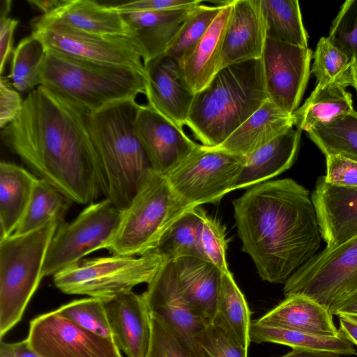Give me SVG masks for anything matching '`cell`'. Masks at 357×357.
<instances>
[{
  "instance_id": "6da1fadb",
  "label": "cell",
  "mask_w": 357,
  "mask_h": 357,
  "mask_svg": "<svg viewBox=\"0 0 357 357\" xmlns=\"http://www.w3.org/2000/svg\"><path fill=\"white\" fill-rule=\"evenodd\" d=\"M5 145L40 178L73 202L105 195L88 114L43 86L28 93L17 119L1 129Z\"/></svg>"
},
{
  "instance_id": "7a4b0ae2",
  "label": "cell",
  "mask_w": 357,
  "mask_h": 357,
  "mask_svg": "<svg viewBox=\"0 0 357 357\" xmlns=\"http://www.w3.org/2000/svg\"><path fill=\"white\" fill-rule=\"evenodd\" d=\"M233 206L242 250L264 281L284 284L321 246L310 192L291 178L253 185Z\"/></svg>"
},
{
  "instance_id": "3957f363",
  "label": "cell",
  "mask_w": 357,
  "mask_h": 357,
  "mask_svg": "<svg viewBox=\"0 0 357 357\" xmlns=\"http://www.w3.org/2000/svg\"><path fill=\"white\" fill-rule=\"evenodd\" d=\"M267 100L261 59L231 64L195 94L185 126L202 145L216 148Z\"/></svg>"
},
{
  "instance_id": "277c9868",
  "label": "cell",
  "mask_w": 357,
  "mask_h": 357,
  "mask_svg": "<svg viewBox=\"0 0 357 357\" xmlns=\"http://www.w3.org/2000/svg\"><path fill=\"white\" fill-rule=\"evenodd\" d=\"M139 106L135 99H128L88 115L105 178V199L121 211L130 204L153 169L135 129Z\"/></svg>"
},
{
  "instance_id": "5b68a950",
  "label": "cell",
  "mask_w": 357,
  "mask_h": 357,
  "mask_svg": "<svg viewBox=\"0 0 357 357\" xmlns=\"http://www.w3.org/2000/svg\"><path fill=\"white\" fill-rule=\"evenodd\" d=\"M41 86L89 115L116 102L145 95V74L132 68L46 50Z\"/></svg>"
},
{
  "instance_id": "8992f818",
  "label": "cell",
  "mask_w": 357,
  "mask_h": 357,
  "mask_svg": "<svg viewBox=\"0 0 357 357\" xmlns=\"http://www.w3.org/2000/svg\"><path fill=\"white\" fill-rule=\"evenodd\" d=\"M63 222L52 221L31 232L0 239L1 338L22 318L43 278L51 240Z\"/></svg>"
},
{
  "instance_id": "52a82bcc",
  "label": "cell",
  "mask_w": 357,
  "mask_h": 357,
  "mask_svg": "<svg viewBox=\"0 0 357 357\" xmlns=\"http://www.w3.org/2000/svg\"><path fill=\"white\" fill-rule=\"evenodd\" d=\"M189 208L176 195L166 176L152 169L132 202L121 211L118 228L105 249L115 255L149 253Z\"/></svg>"
},
{
  "instance_id": "ba28073f",
  "label": "cell",
  "mask_w": 357,
  "mask_h": 357,
  "mask_svg": "<svg viewBox=\"0 0 357 357\" xmlns=\"http://www.w3.org/2000/svg\"><path fill=\"white\" fill-rule=\"evenodd\" d=\"M164 261L153 252L138 257L112 255L82 259L55 273L53 281L66 294L106 301L148 284Z\"/></svg>"
},
{
  "instance_id": "9c48e42d",
  "label": "cell",
  "mask_w": 357,
  "mask_h": 357,
  "mask_svg": "<svg viewBox=\"0 0 357 357\" xmlns=\"http://www.w3.org/2000/svg\"><path fill=\"white\" fill-rule=\"evenodd\" d=\"M357 291V235L326 248L298 268L286 281L285 296L302 294L331 314L343 300Z\"/></svg>"
},
{
  "instance_id": "30bf717a",
  "label": "cell",
  "mask_w": 357,
  "mask_h": 357,
  "mask_svg": "<svg viewBox=\"0 0 357 357\" xmlns=\"http://www.w3.org/2000/svg\"><path fill=\"white\" fill-rule=\"evenodd\" d=\"M245 157L199 145L166 177L189 208L215 203L235 190Z\"/></svg>"
},
{
  "instance_id": "8fae6325",
  "label": "cell",
  "mask_w": 357,
  "mask_h": 357,
  "mask_svg": "<svg viewBox=\"0 0 357 357\" xmlns=\"http://www.w3.org/2000/svg\"><path fill=\"white\" fill-rule=\"evenodd\" d=\"M121 211L109 199L93 202L71 222L59 225L48 247L43 275H54L105 247L114 235Z\"/></svg>"
},
{
  "instance_id": "7c38bea8",
  "label": "cell",
  "mask_w": 357,
  "mask_h": 357,
  "mask_svg": "<svg viewBox=\"0 0 357 357\" xmlns=\"http://www.w3.org/2000/svg\"><path fill=\"white\" fill-rule=\"evenodd\" d=\"M32 34L46 50L68 56L126 66L145 74L139 49L131 36L89 33L56 23L31 22Z\"/></svg>"
},
{
  "instance_id": "4fadbf2b",
  "label": "cell",
  "mask_w": 357,
  "mask_h": 357,
  "mask_svg": "<svg viewBox=\"0 0 357 357\" xmlns=\"http://www.w3.org/2000/svg\"><path fill=\"white\" fill-rule=\"evenodd\" d=\"M26 339L40 357H122L114 342L81 328L56 310L33 319Z\"/></svg>"
},
{
  "instance_id": "5bb4252c",
  "label": "cell",
  "mask_w": 357,
  "mask_h": 357,
  "mask_svg": "<svg viewBox=\"0 0 357 357\" xmlns=\"http://www.w3.org/2000/svg\"><path fill=\"white\" fill-rule=\"evenodd\" d=\"M308 47L266 38L261 58L268 100L288 114L298 108L310 74Z\"/></svg>"
},
{
  "instance_id": "9a60e30c",
  "label": "cell",
  "mask_w": 357,
  "mask_h": 357,
  "mask_svg": "<svg viewBox=\"0 0 357 357\" xmlns=\"http://www.w3.org/2000/svg\"><path fill=\"white\" fill-rule=\"evenodd\" d=\"M142 294L152 315L166 324L194 357H206L199 337L208 325L179 292L173 261H165Z\"/></svg>"
},
{
  "instance_id": "2e32d148",
  "label": "cell",
  "mask_w": 357,
  "mask_h": 357,
  "mask_svg": "<svg viewBox=\"0 0 357 357\" xmlns=\"http://www.w3.org/2000/svg\"><path fill=\"white\" fill-rule=\"evenodd\" d=\"M135 129L152 169L163 175L177 167L199 146L187 136L183 128L149 105H139Z\"/></svg>"
},
{
  "instance_id": "e0dca14e",
  "label": "cell",
  "mask_w": 357,
  "mask_h": 357,
  "mask_svg": "<svg viewBox=\"0 0 357 357\" xmlns=\"http://www.w3.org/2000/svg\"><path fill=\"white\" fill-rule=\"evenodd\" d=\"M144 68L147 105L183 128L195 93L183 77L179 61L164 54L144 63Z\"/></svg>"
},
{
  "instance_id": "ac0fdd59",
  "label": "cell",
  "mask_w": 357,
  "mask_h": 357,
  "mask_svg": "<svg viewBox=\"0 0 357 357\" xmlns=\"http://www.w3.org/2000/svg\"><path fill=\"white\" fill-rule=\"evenodd\" d=\"M311 199L326 248L357 235V187H342L319 177Z\"/></svg>"
},
{
  "instance_id": "d6986e66",
  "label": "cell",
  "mask_w": 357,
  "mask_h": 357,
  "mask_svg": "<svg viewBox=\"0 0 357 357\" xmlns=\"http://www.w3.org/2000/svg\"><path fill=\"white\" fill-rule=\"evenodd\" d=\"M266 26L259 0H233L222 48L220 70L231 64L260 59Z\"/></svg>"
},
{
  "instance_id": "ffe728a7",
  "label": "cell",
  "mask_w": 357,
  "mask_h": 357,
  "mask_svg": "<svg viewBox=\"0 0 357 357\" xmlns=\"http://www.w3.org/2000/svg\"><path fill=\"white\" fill-rule=\"evenodd\" d=\"M113 341L127 357H146L151 315L142 296L132 291L104 301Z\"/></svg>"
},
{
  "instance_id": "44dd1931",
  "label": "cell",
  "mask_w": 357,
  "mask_h": 357,
  "mask_svg": "<svg viewBox=\"0 0 357 357\" xmlns=\"http://www.w3.org/2000/svg\"><path fill=\"white\" fill-rule=\"evenodd\" d=\"M178 289L186 301L207 322L217 314L222 271L208 261L186 256L173 261Z\"/></svg>"
},
{
  "instance_id": "7402d4cb",
  "label": "cell",
  "mask_w": 357,
  "mask_h": 357,
  "mask_svg": "<svg viewBox=\"0 0 357 357\" xmlns=\"http://www.w3.org/2000/svg\"><path fill=\"white\" fill-rule=\"evenodd\" d=\"M33 21L56 23L100 36H130L121 13L113 5L107 6L91 0H62L52 11L43 14Z\"/></svg>"
},
{
  "instance_id": "603a6c76",
  "label": "cell",
  "mask_w": 357,
  "mask_h": 357,
  "mask_svg": "<svg viewBox=\"0 0 357 357\" xmlns=\"http://www.w3.org/2000/svg\"><path fill=\"white\" fill-rule=\"evenodd\" d=\"M231 7L232 1H224L206 33L179 61L183 77L195 94L204 89L220 70L223 38Z\"/></svg>"
},
{
  "instance_id": "cb8c5ba5",
  "label": "cell",
  "mask_w": 357,
  "mask_h": 357,
  "mask_svg": "<svg viewBox=\"0 0 357 357\" xmlns=\"http://www.w3.org/2000/svg\"><path fill=\"white\" fill-rule=\"evenodd\" d=\"M193 8L121 13L139 49L144 63L166 53L183 21Z\"/></svg>"
},
{
  "instance_id": "d4e9b609",
  "label": "cell",
  "mask_w": 357,
  "mask_h": 357,
  "mask_svg": "<svg viewBox=\"0 0 357 357\" xmlns=\"http://www.w3.org/2000/svg\"><path fill=\"white\" fill-rule=\"evenodd\" d=\"M301 132L298 128H289L245 157L235 190L267 181L289 169L296 158Z\"/></svg>"
},
{
  "instance_id": "484cf974",
  "label": "cell",
  "mask_w": 357,
  "mask_h": 357,
  "mask_svg": "<svg viewBox=\"0 0 357 357\" xmlns=\"http://www.w3.org/2000/svg\"><path fill=\"white\" fill-rule=\"evenodd\" d=\"M294 126L293 114L267 100L216 149L246 157Z\"/></svg>"
},
{
  "instance_id": "4316f807",
  "label": "cell",
  "mask_w": 357,
  "mask_h": 357,
  "mask_svg": "<svg viewBox=\"0 0 357 357\" xmlns=\"http://www.w3.org/2000/svg\"><path fill=\"white\" fill-rule=\"evenodd\" d=\"M333 314L323 305L302 294H291L255 321L321 336L340 334Z\"/></svg>"
},
{
  "instance_id": "83f0119b",
  "label": "cell",
  "mask_w": 357,
  "mask_h": 357,
  "mask_svg": "<svg viewBox=\"0 0 357 357\" xmlns=\"http://www.w3.org/2000/svg\"><path fill=\"white\" fill-rule=\"evenodd\" d=\"M38 178L13 162L0 163V239L14 234Z\"/></svg>"
},
{
  "instance_id": "f1b7e54d",
  "label": "cell",
  "mask_w": 357,
  "mask_h": 357,
  "mask_svg": "<svg viewBox=\"0 0 357 357\" xmlns=\"http://www.w3.org/2000/svg\"><path fill=\"white\" fill-rule=\"evenodd\" d=\"M353 110L351 93L344 86L331 83L316 84L314 91L293 115L296 128L307 132L318 123Z\"/></svg>"
},
{
  "instance_id": "f546056e",
  "label": "cell",
  "mask_w": 357,
  "mask_h": 357,
  "mask_svg": "<svg viewBox=\"0 0 357 357\" xmlns=\"http://www.w3.org/2000/svg\"><path fill=\"white\" fill-rule=\"evenodd\" d=\"M250 339L256 343L269 342L293 349L331 351L340 355H357L354 344L340 332L336 336H321L299 331L252 321Z\"/></svg>"
},
{
  "instance_id": "4dcf8cb0",
  "label": "cell",
  "mask_w": 357,
  "mask_h": 357,
  "mask_svg": "<svg viewBox=\"0 0 357 357\" xmlns=\"http://www.w3.org/2000/svg\"><path fill=\"white\" fill-rule=\"evenodd\" d=\"M72 202L50 183L38 178L27 208L13 234L31 232L52 221L63 222Z\"/></svg>"
},
{
  "instance_id": "1f68e13d",
  "label": "cell",
  "mask_w": 357,
  "mask_h": 357,
  "mask_svg": "<svg viewBox=\"0 0 357 357\" xmlns=\"http://www.w3.org/2000/svg\"><path fill=\"white\" fill-rule=\"evenodd\" d=\"M202 211V207L197 206L183 213L151 252L160 255L165 261H174L186 256L204 259L199 242Z\"/></svg>"
},
{
  "instance_id": "d6a6232c",
  "label": "cell",
  "mask_w": 357,
  "mask_h": 357,
  "mask_svg": "<svg viewBox=\"0 0 357 357\" xmlns=\"http://www.w3.org/2000/svg\"><path fill=\"white\" fill-rule=\"evenodd\" d=\"M266 26V38L303 47L308 36L297 0H259Z\"/></svg>"
},
{
  "instance_id": "836d02e7",
  "label": "cell",
  "mask_w": 357,
  "mask_h": 357,
  "mask_svg": "<svg viewBox=\"0 0 357 357\" xmlns=\"http://www.w3.org/2000/svg\"><path fill=\"white\" fill-rule=\"evenodd\" d=\"M216 317L235 340L248 350L251 342L250 310L229 271L222 272Z\"/></svg>"
},
{
  "instance_id": "e575fe53",
  "label": "cell",
  "mask_w": 357,
  "mask_h": 357,
  "mask_svg": "<svg viewBox=\"0 0 357 357\" xmlns=\"http://www.w3.org/2000/svg\"><path fill=\"white\" fill-rule=\"evenodd\" d=\"M307 132L325 156L337 155L357 161V112L318 123Z\"/></svg>"
},
{
  "instance_id": "d590c367",
  "label": "cell",
  "mask_w": 357,
  "mask_h": 357,
  "mask_svg": "<svg viewBox=\"0 0 357 357\" xmlns=\"http://www.w3.org/2000/svg\"><path fill=\"white\" fill-rule=\"evenodd\" d=\"M46 55L42 41L33 34L22 39L13 52L10 73L11 85L22 93H30L41 85V73Z\"/></svg>"
},
{
  "instance_id": "8d00e7d4",
  "label": "cell",
  "mask_w": 357,
  "mask_h": 357,
  "mask_svg": "<svg viewBox=\"0 0 357 357\" xmlns=\"http://www.w3.org/2000/svg\"><path fill=\"white\" fill-rule=\"evenodd\" d=\"M223 3H200L192 8L172 40L166 54L180 61L198 43L220 13Z\"/></svg>"
},
{
  "instance_id": "74e56055",
  "label": "cell",
  "mask_w": 357,
  "mask_h": 357,
  "mask_svg": "<svg viewBox=\"0 0 357 357\" xmlns=\"http://www.w3.org/2000/svg\"><path fill=\"white\" fill-rule=\"evenodd\" d=\"M313 57L312 73L317 77V84L335 83L344 87L352 84L353 61L328 38L319 39Z\"/></svg>"
},
{
  "instance_id": "f35d334b",
  "label": "cell",
  "mask_w": 357,
  "mask_h": 357,
  "mask_svg": "<svg viewBox=\"0 0 357 357\" xmlns=\"http://www.w3.org/2000/svg\"><path fill=\"white\" fill-rule=\"evenodd\" d=\"M56 310L81 328L114 342L103 300L92 297L74 300Z\"/></svg>"
},
{
  "instance_id": "ab89813d",
  "label": "cell",
  "mask_w": 357,
  "mask_h": 357,
  "mask_svg": "<svg viewBox=\"0 0 357 357\" xmlns=\"http://www.w3.org/2000/svg\"><path fill=\"white\" fill-rule=\"evenodd\" d=\"M327 38L353 63L357 61V0H347L342 4Z\"/></svg>"
},
{
  "instance_id": "60d3db41",
  "label": "cell",
  "mask_w": 357,
  "mask_h": 357,
  "mask_svg": "<svg viewBox=\"0 0 357 357\" xmlns=\"http://www.w3.org/2000/svg\"><path fill=\"white\" fill-rule=\"evenodd\" d=\"M199 242L204 259L212 263L222 272L228 271L226 259L227 241L225 227L203 209Z\"/></svg>"
},
{
  "instance_id": "b9f144b4",
  "label": "cell",
  "mask_w": 357,
  "mask_h": 357,
  "mask_svg": "<svg viewBox=\"0 0 357 357\" xmlns=\"http://www.w3.org/2000/svg\"><path fill=\"white\" fill-rule=\"evenodd\" d=\"M199 344L206 357H248V350L235 340L217 317L202 333Z\"/></svg>"
},
{
  "instance_id": "7bdbcfd3",
  "label": "cell",
  "mask_w": 357,
  "mask_h": 357,
  "mask_svg": "<svg viewBox=\"0 0 357 357\" xmlns=\"http://www.w3.org/2000/svg\"><path fill=\"white\" fill-rule=\"evenodd\" d=\"M151 315V338L146 357H194L174 332Z\"/></svg>"
},
{
  "instance_id": "ee69618b",
  "label": "cell",
  "mask_w": 357,
  "mask_h": 357,
  "mask_svg": "<svg viewBox=\"0 0 357 357\" xmlns=\"http://www.w3.org/2000/svg\"><path fill=\"white\" fill-rule=\"evenodd\" d=\"M325 181L342 187H357V161L340 155L326 156Z\"/></svg>"
},
{
  "instance_id": "f6af8a7d",
  "label": "cell",
  "mask_w": 357,
  "mask_h": 357,
  "mask_svg": "<svg viewBox=\"0 0 357 357\" xmlns=\"http://www.w3.org/2000/svg\"><path fill=\"white\" fill-rule=\"evenodd\" d=\"M24 100L11 85L8 77L0 79V128L13 123L21 112Z\"/></svg>"
},
{
  "instance_id": "bcb514c9",
  "label": "cell",
  "mask_w": 357,
  "mask_h": 357,
  "mask_svg": "<svg viewBox=\"0 0 357 357\" xmlns=\"http://www.w3.org/2000/svg\"><path fill=\"white\" fill-rule=\"evenodd\" d=\"M200 0H138L113 5L119 13L147 12L192 8Z\"/></svg>"
},
{
  "instance_id": "7dc6e473",
  "label": "cell",
  "mask_w": 357,
  "mask_h": 357,
  "mask_svg": "<svg viewBox=\"0 0 357 357\" xmlns=\"http://www.w3.org/2000/svg\"><path fill=\"white\" fill-rule=\"evenodd\" d=\"M18 20L7 17L0 19V73H3L4 66L13 50V36Z\"/></svg>"
},
{
  "instance_id": "c3c4849f",
  "label": "cell",
  "mask_w": 357,
  "mask_h": 357,
  "mask_svg": "<svg viewBox=\"0 0 357 357\" xmlns=\"http://www.w3.org/2000/svg\"><path fill=\"white\" fill-rule=\"evenodd\" d=\"M0 357H40L30 346L26 338L16 342L1 341Z\"/></svg>"
},
{
  "instance_id": "681fc988",
  "label": "cell",
  "mask_w": 357,
  "mask_h": 357,
  "mask_svg": "<svg viewBox=\"0 0 357 357\" xmlns=\"http://www.w3.org/2000/svg\"><path fill=\"white\" fill-rule=\"evenodd\" d=\"M339 318L340 333L357 346V314H342Z\"/></svg>"
},
{
  "instance_id": "f907efd6",
  "label": "cell",
  "mask_w": 357,
  "mask_h": 357,
  "mask_svg": "<svg viewBox=\"0 0 357 357\" xmlns=\"http://www.w3.org/2000/svg\"><path fill=\"white\" fill-rule=\"evenodd\" d=\"M357 314V291L340 302L333 310L332 314Z\"/></svg>"
},
{
  "instance_id": "816d5d0a",
  "label": "cell",
  "mask_w": 357,
  "mask_h": 357,
  "mask_svg": "<svg viewBox=\"0 0 357 357\" xmlns=\"http://www.w3.org/2000/svg\"><path fill=\"white\" fill-rule=\"evenodd\" d=\"M279 357H341V355L326 351L293 349L289 353Z\"/></svg>"
},
{
  "instance_id": "f5cc1de1",
  "label": "cell",
  "mask_w": 357,
  "mask_h": 357,
  "mask_svg": "<svg viewBox=\"0 0 357 357\" xmlns=\"http://www.w3.org/2000/svg\"><path fill=\"white\" fill-rule=\"evenodd\" d=\"M62 0H29L28 2L33 8L47 14L60 5Z\"/></svg>"
},
{
  "instance_id": "db71d44e",
  "label": "cell",
  "mask_w": 357,
  "mask_h": 357,
  "mask_svg": "<svg viewBox=\"0 0 357 357\" xmlns=\"http://www.w3.org/2000/svg\"><path fill=\"white\" fill-rule=\"evenodd\" d=\"M12 1L9 0L2 1L0 10V19L7 17L10 10Z\"/></svg>"
},
{
  "instance_id": "11a10c76",
  "label": "cell",
  "mask_w": 357,
  "mask_h": 357,
  "mask_svg": "<svg viewBox=\"0 0 357 357\" xmlns=\"http://www.w3.org/2000/svg\"><path fill=\"white\" fill-rule=\"evenodd\" d=\"M352 84L357 92V61L353 63L351 66Z\"/></svg>"
}]
</instances>
